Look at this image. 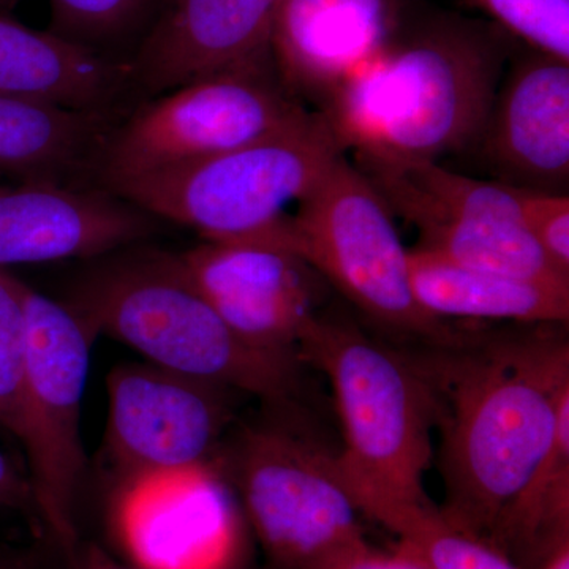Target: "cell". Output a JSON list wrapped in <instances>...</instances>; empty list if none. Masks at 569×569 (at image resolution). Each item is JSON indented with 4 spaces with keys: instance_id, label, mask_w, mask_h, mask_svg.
<instances>
[{
    "instance_id": "cell-4",
    "label": "cell",
    "mask_w": 569,
    "mask_h": 569,
    "mask_svg": "<svg viewBox=\"0 0 569 569\" xmlns=\"http://www.w3.org/2000/svg\"><path fill=\"white\" fill-rule=\"evenodd\" d=\"M346 153L325 116L307 110L233 151L168 170L116 176L99 187L163 223L197 231L203 241L287 250V206L299 203Z\"/></svg>"
},
{
    "instance_id": "cell-26",
    "label": "cell",
    "mask_w": 569,
    "mask_h": 569,
    "mask_svg": "<svg viewBox=\"0 0 569 569\" xmlns=\"http://www.w3.org/2000/svg\"><path fill=\"white\" fill-rule=\"evenodd\" d=\"M518 192L523 217L539 249L560 274L569 277L568 193L523 189H518Z\"/></svg>"
},
{
    "instance_id": "cell-5",
    "label": "cell",
    "mask_w": 569,
    "mask_h": 569,
    "mask_svg": "<svg viewBox=\"0 0 569 569\" xmlns=\"http://www.w3.org/2000/svg\"><path fill=\"white\" fill-rule=\"evenodd\" d=\"M296 353L331 385L343 433L337 466L348 493L429 501L425 475L440 407L415 356L318 313L301 332Z\"/></svg>"
},
{
    "instance_id": "cell-30",
    "label": "cell",
    "mask_w": 569,
    "mask_h": 569,
    "mask_svg": "<svg viewBox=\"0 0 569 569\" xmlns=\"http://www.w3.org/2000/svg\"><path fill=\"white\" fill-rule=\"evenodd\" d=\"M0 569H39L29 557L0 550Z\"/></svg>"
},
{
    "instance_id": "cell-24",
    "label": "cell",
    "mask_w": 569,
    "mask_h": 569,
    "mask_svg": "<svg viewBox=\"0 0 569 569\" xmlns=\"http://www.w3.org/2000/svg\"><path fill=\"white\" fill-rule=\"evenodd\" d=\"M530 50L569 62V0H468Z\"/></svg>"
},
{
    "instance_id": "cell-19",
    "label": "cell",
    "mask_w": 569,
    "mask_h": 569,
    "mask_svg": "<svg viewBox=\"0 0 569 569\" xmlns=\"http://www.w3.org/2000/svg\"><path fill=\"white\" fill-rule=\"evenodd\" d=\"M122 116L0 96V176L13 182L96 186L103 142Z\"/></svg>"
},
{
    "instance_id": "cell-32",
    "label": "cell",
    "mask_w": 569,
    "mask_h": 569,
    "mask_svg": "<svg viewBox=\"0 0 569 569\" xmlns=\"http://www.w3.org/2000/svg\"><path fill=\"white\" fill-rule=\"evenodd\" d=\"M13 2V0H0V6H3V3H10Z\"/></svg>"
},
{
    "instance_id": "cell-17",
    "label": "cell",
    "mask_w": 569,
    "mask_h": 569,
    "mask_svg": "<svg viewBox=\"0 0 569 569\" xmlns=\"http://www.w3.org/2000/svg\"><path fill=\"white\" fill-rule=\"evenodd\" d=\"M410 18V0H282L269 40L277 74L318 110Z\"/></svg>"
},
{
    "instance_id": "cell-9",
    "label": "cell",
    "mask_w": 569,
    "mask_h": 569,
    "mask_svg": "<svg viewBox=\"0 0 569 569\" xmlns=\"http://www.w3.org/2000/svg\"><path fill=\"white\" fill-rule=\"evenodd\" d=\"M26 362L21 432L37 519L56 548L77 545V498L86 471L81 408L96 335L70 306L21 284Z\"/></svg>"
},
{
    "instance_id": "cell-20",
    "label": "cell",
    "mask_w": 569,
    "mask_h": 569,
    "mask_svg": "<svg viewBox=\"0 0 569 569\" xmlns=\"http://www.w3.org/2000/svg\"><path fill=\"white\" fill-rule=\"evenodd\" d=\"M408 260L419 306L438 320L568 323L569 284L535 282L471 268L421 246L408 250Z\"/></svg>"
},
{
    "instance_id": "cell-18",
    "label": "cell",
    "mask_w": 569,
    "mask_h": 569,
    "mask_svg": "<svg viewBox=\"0 0 569 569\" xmlns=\"http://www.w3.org/2000/svg\"><path fill=\"white\" fill-rule=\"evenodd\" d=\"M133 92L129 62L0 13V96L126 114Z\"/></svg>"
},
{
    "instance_id": "cell-31",
    "label": "cell",
    "mask_w": 569,
    "mask_h": 569,
    "mask_svg": "<svg viewBox=\"0 0 569 569\" xmlns=\"http://www.w3.org/2000/svg\"><path fill=\"white\" fill-rule=\"evenodd\" d=\"M541 569H569V546L559 550Z\"/></svg>"
},
{
    "instance_id": "cell-12",
    "label": "cell",
    "mask_w": 569,
    "mask_h": 569,
    "mask_svg": "<svg viewBox=\"0 0 569 569\" xmlns=\"http://www.w3.org/2000/svg\"><path fill=\"white\" fill-rule=\"evenodd\" d=\"M108 527L137 569H242L230 489L213 463L114 485Z\"/></svg>"
},
{
    "instance_id": "cell-15",
    "label": "cell",
    "mask_w": 569,
    "mask_h": 569,
    "mask_svg": "<svg viewBox=\"0 0 569 569\" xmlns=\"http://www.w3.org/2000/svg\"><path fill=\"white\" fill-rule=\"evenodd\" d=\"M475 149L505 186L568 193L569 62L530 48L516 58Z\"/></svg>"
},
{
    "instance_id": "cell-21",
    "label": "cell",
    "mask_w": 569,
    "mask_h": 569,
    "mask_svg": "<svg viewBox=\"0 0 569 569\" xmlns=\"http://www.w3.org/2000/svg\"><path fill=\"white\" fill-rule=\"evenodd\" d=\"M489 545L520 569H541L569 546V402L548 455L501 512Z\"/></svg>"
},
{
    "instance_id": "cell-25",
    "label": "cell",
    "mask_w": 569,
    "mask_h": 569,
    "mask_svg": "<svg viewBox=\"0 0 569 569\" xmlns=\"http://www.w3.org/2000/svg\"><path fill=\"white\" fill-rule=\"evenodd\" d=\"M22 280L0 269V429L20 438L26 362Z\"/></svg>"
},
{
    "instance_id": "cell-23",
    "label": "cell",
    "mask_w": 569,
    "mask_h": 569,
    "mask_svg": "<svg viewBox=\"0 0 569 569\" xmlns=\"http://www.w3.org/2000/svg\"><path fill=\"white\" fill-rule=\"evenodd\" d=\"M50 3L51 32L108 52V48L132 36L151 17L153 0H50Z\"/></svg>"
},
{
    "instance_id": "cell-27",
    "label": "cell",
    "mask_w": 569,
    "mask_h": 569,
    "mask_svg": "<svg viewBox=\"0 0 569 569\" xmlns=\"http://www.w3.org/2000/svg\"><path fill=\"white\" fill-rule=\"evenodd\" d=\"M313 569H427L417 557L397 548L395 553L373 549L366 538L332 553Z\"/></svg>"
},
{
    "instance_id": "cell-11",
    "label": "cell",
    "mask_w": 569,
    "mask_h": 569,
    "mask_svg": "<svg viewBox=\"0 0 569 569\" xmlns=\"http://www.w3.org/2000/svg\"><path fill=\"white\" fill-rule=\"evenodd\" d=\"M103 456L114 485L211 466L234 422V389L151 362L116 366L107 380Z\"/></svg>"
},
{
    "instance_id": "cell-22",
    "label": "cell",
    "mask_w": 569,
    "mask_h": 569,
    "mask_svg": "<svg viewBox=\"0 0 569 569\" xmlns=\"http://www.w3.org/2000/svg\"><path fill=\"white\" fill-rule=\"evenodd\" d=\"M359 515L399 537V548L427 569H520L482 539L449 526L430 501H410L380 493H351Z\"/></svg>"
},
{
    "instance_id": "cell-3",
    "label": "cell",
    "mask_w": 569,
    "mask_h": 569,
    "mask_svg": "<svg viewBox=\"0 0 569 569\" xmlns=\"http://www.w3.org/2000/svg\"><path fill=\"white\" fill-rule=\"evenodd\" d=\"M88 261L62 301L96 337H111L146 362L264 406H298L302 362L239 339L187 274L179 253L141 242Z\"/></svg>"
},
{
    "instance_id": "cell-13",
    "label": "cell",
    "mask_w": 569,
    "mask_h": 569,
    "mask_svg": "<svg viewBox=\"0 0 569 569\" xmlns=\"http://www.w3.org/2000/svg\"><path fill=\"white\" fill-rule=\"evenodd\" d=\"M179 257L239 339L266 353L298 358L299 337L317 316L320 279L301 257L258 242L212 241Z\"/></svg>"
},
{
    "instance_id": "cell-8",
    "label": "cell",
    "mask_w": 569,
    "mask_h": 569,
    "mask_svg": "<svg viewBox=\"0 0 569 569\" xmlns=\"http://www.w3.org/2000/svg\"><path fill=\"white\" fill-rule=\"evenodd\" d=\"M306 111L266 51L130 108L103 142L93 182L211 159L283 129Z\"/></svg>"
},
{
    "instance_id": "cell-2",
    "label": "cell",
    "mask_w": 569,
    "mask_h": 569,
    "mask_svg": "<svg viewBox=\"0 0 569 569\" xmlns=\"http://www.w3.org/2000/svg\"><path fill=\"white\" fill-rule=\"evenodd\" d=\"M493 22L410 18L318 108L346 151L432 160L475 151L509 56Z\"/></svg>"
},
{
    "instance_id": "cell-7",
    "label": "cell",
    "mask_w": 569,
    "mask_h": 569,
    "mask_svg": "<svg viewBox=\"0 0 569 569\" xmlns=\"http://www.w3.org/2000/svg\"><path fill=\"white\" fill-rule=\"evenodd\" d=\"M288 249L387 331L425 346L458 339L448 321L419 306L395 216L346 156L299 201Z\"/></svg>"
},
{
    "instance_id": "cell-10",
    "label": "cell",
    "mask_w": 569,
    "mask_h": 569,
    "mask_svg": "<svg viewBox=\"0 0 569 569\" xmlns=\"http://www.w3.org/2000/svg\"><path fill=\"white\" fill-rule=\"evenodd\" d=\"M353 156L392 216L417 228L418 246L471 268L569 284L535 241L516 187L468 178L432 160Z\"/></svg>"
},
{
    "instance_id": "cell-29",
    "label": "cell",
    "mask_w": 569,
    "mask_h": 569,
    "mask_svg": "<svg viewBox=\"0 0 569 569\" xmlns=\"http://www.w3.org/2000/svg\"><path fill=\"white\" fill-rule=\"evenodd\" d=\"M62 556L66 557V569H137L126 561L116 560L99 546L82 542L81 539H78L73 548L63 550Z\"/></svg>"
},
{
    "instance_id": "cell-28",
    "label": "cell",
    "mask_w": 569,
    "mask_h": 569,
    "mask_svg": "<svg viewBox=\"0 0 569 569\" xmlns=\"http://www.w3.org/2000/svg\"><path fill=\"white\" fill-rule=\"evenodd\" d=\"M0 509L26 512L37 519L31 481L14 467L2 449H0Z\"/></svg>"
},
{
    "instance_id": "cell-14",
    "label": "cell",
    "mask_w": 569,
    "mask_h": 569,
    "mask_svg": "<svg viewBox=\"0 0 569 569\" xmlns=\"http://www.w3.org/2000/svg\"><path fill=\"white\" fill-rule=\"evenodd\" d=\"M162 220L99 186H0V269L93 260L149 242Z\"/></svg>"
},
{
    "instance_id": "cell-6",
    "label": "cell",
    "mask_w": 569,
    "mask_h": 569,
    "mask_svg": "<svg viewBox=\"0 0 569 569\" xmlns=\"http://www.w3.org/2000/svg\"><path fill=\"white\" fill-rule=\"evenodd\" d=\"M213 467L233 486L272 569H313L365 538L337 455L302 430L296 406L228 433Z\"/></svg>"
},
{
    "instance_id": "cell-1",
    "label": "cell",
    "mask_w": 569,
    "mask_h": 569,
    "mask_svg": "<svg viewBox=\"0 0 569 569\" xmlns=\"http://www.w3.org/2000/svg\"><path fill=\"white\" fill-rule=\"evenodd\" d=\"M415 356L437 392L449 526L488 542L501 512L548 455L569 402L560 332L467 337Z\"/></svg>"
},
{
    "instance_id": "cell-16",
    "label": "cell",
    "mask_w": 569,
    "mask_h": 569,
    "mask_svg": "<svg viewBox=\"0 0 569 569\" xmlns=\"http://www.w3.org/2000/svg\"><path fill=\"white\" fill-rule=\"evenodd\" d=\"M282 0H153L151 24L129 59L133 91L162 96L271 50Z\"/></svg>"
}]
</instances>
